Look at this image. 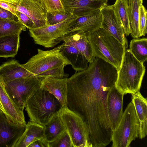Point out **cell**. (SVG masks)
<instances>
[{"instance_id":"6da1fadb","label":"cell","mask_w":147,"mask_h":147,"mask_svg":"<svg viewBox=\"0 0 147 147\" xmlns=\"http://www.w3.org/2000/svg\"><path fill=\"white\" fill-rule=\"evenodd\" d=\"M117 72L114 66L96 57L86 69L68 78L66 105L86 123L92 147H105L111 142L107 98Z\"/></svg>"},{"instance_id":"7a4b0ae2","label":"cell","mask_w":147,"mask_h":147,"mask_svg":"<svg viewBox=\"0 0 147 147\" xmlns=\"http://www.w3.org/2000/svg\"><path fill=\"white\" fill-rule=\"evenodd\" d=\"M95 57L111 64L118 71L121 67L126 47L103 29L86 32Z\"/></svg>"},{"instance_id":"3957f363","label":"cell","mask_w":147,"mask_h":147,"mask_svg":"<svg viewBox=\"0 0 147 147\" xmlns=\"http://www.w3.org/2000/svg\"><path fill=\"white\" fill-rule=\"evenodd\" d=\"M63 106L52 94L40 88L28 100L25 107L30 121L44 126L59 115Z\"/></svg>"},{"instance_id":"277c9868","label":"cell","mask_w":147,"mask_h":147,"mask_svg":"<svg viewBox=\"0 0 147 147\" xmlns=\"http://www.w3.org/2000/svg\"><path fill=\"white\" fill-rule=\"evenodd\" d=\"M126 47L121 66L118 71L115 87L124 94L140 91L145 67Z\"/></svg>"},{"instance_id":"5b68a950","label":"cell","mask_w":147,"mask_h":147,"mask_svg":"<svg viewBox=\"0 0 147 147\" xmlns=\"http://www.w3.org/2000/svg\"><path fill=\"white\" fill-rule=\"evenodd\" d=\"M139 122L134 106L131 102L127 105L116 128L112 131V147H129L139 137Z\"/></svg>"},{"instance_id":"8992f818","label":"cell","mask_w":147,"mask_h":147,"mask_svg":"<svg viewBox=\"0 0 147 147\" xmlns=\"http://www.w3.org/2000/svg\"><path fill=\"white\" fill-rule=\"evenodd\" d=\"M59 116L71 139L73 147H92L88 126L78 114L63 106Z\"/></svg>"},{"instance_id":"52a82bcc","label":"cell","mask_w":147,"mask_h":147,"mask_svg":"<svg viewBox=\"0 0 147 147\" xmlns=\"http://www.w3.org/2000/svg\"><path fill=\"white\" fill-rule=\"evenodd\" d=\"M77 17L72 16L56 24L29 29L30 35L36 44L46 48L53 47L61 42L62 37L70 32V26Z\"/></svg>"},{"instance_id":"ba28073f","label":"cell","mask_w":147,"mask_h":147,"mask_svg":"<svg viewBox=\"0 0 147 147\" xmlns=\"http://www.w3.org/2000/svg\"><path fill=\"white\" fill-rule=\"evenodd\" d=\"M38 53L25 63L26 69L36 76L51 69L70 65L60 52L59 46L47 51L37 49Z\"/></svg>"},{"instance_id":"9c48e42d","label":"cell","mask_w":147,"mask_h":147,"mask_svg":"<svg viewBox=\"0 0 147 147\" xmlns=\"http://www.w3.org/2000/svg\"><path fill=\"white\" fill-rule=\"evenodd\" d=\"M4 84L11 98L23 111L28 100L40 88L41 79L36 77L21 78Z\"/></svg>"},{"instance_id":"30bf717a","label":"cell","mask_w":147,"mask_h":147,"mask_svg":"<svg viewBox=\"0 0 147 147\" xmlns=\"http://www.w3.org/2000/svg\"><path fill=\"white\" fill-rule=\"evenodd\" d=\"M11 4L15 10L25 14L32 20L34 28L47 25V11L42 0H21L17 5Z\"/></svg>"},{"instance_id":"8fae6325","label":"cell","mask_w":147,"mask_h":147,"mask_svg":"<svg viewBox=\"0 0 147 147\" xmlns=\"http://www.w3.org/2000/svg\"><path fill=\"white\" fill-rule=\"evenodd\" d=\"M26 127L10 121L0 109V147H14Z\"/></svg>"},{"instance_id":"7c38bea8","label":"cell","mask_w":147,"mask_h":147,"mask_svg":"<svg viewBox=\"0 0 147 147\" xmlns=\"http://www.w3.org/2000/svg\"><path fill=\"white\" fill-rule=\"evenodd\" d=\"M66 12L77 17L100 9L108 0H60Z\"/></svg>"},{"instance_id":"4fadbf2b","label":"cell","mask_w":147,"mask_h":147,"mask_svg":"<svg viewBox=\"0 0 147 147\" xmlns=\"http://www.w3.org/2000/svg\"><path fill=\"white\" fill-rule=\"evenodd\" d=\"M100 10L102 16L101 28L117 39L123 45L128 46L123 29L117 19L113 5H107Z\"/></svg>"},{"instance_id":"5bb4252c","label":"cell","mask_w":147,"mask_h":147,"mask_svg":"<svg viewBox=\"0 0 147 147\" xmlns=\"http://www.w3.org/2000/svg\"><path fill=\"white\" fill-rule=\"evenodd\" d=\"M0 103L2 111L9 120L17 124H26L23 111L11 98L0 81Z\"/></svg>"},{"instance_id":"9a60e30c","label":"cell","mask_w":147,"mask_h":147,"mask_svg":"<svg viewBox=\"0 0 147 147\" xmlns=\"http://www.w3.org/2000/svg\"><path fill=\"white\" fill-rule=\"evenodd\" d=\"M60 41L78 50L86 57L89 63L92 62L95 58L85 32L78 30L70 32L62 37Z\"/></svg>"},{"instance_id":"2e32d148","label":"cell","mask_w":147,"mask_h":147,"mask_svg":"<svg viewBox=\"0 0 147 147\" xmlns=\"http://www.w3.org/2000/svg\"><path fill=\"white\" fill-rule=\"evenodd\" d=\"M124 95L115 86L111 89L107 97V112L112 131L117 127L123 113Z\"/></svg>"},{"instance_id":"e0dca14e","label":"cell","mask_w":147,"mask_h":147,"mask_svg":"<svg viewBox=\"0 0 147 147\" xmlns=\"http://www.w3.org/2000/svg\"><path fill=\"white\" fill-rule=\"evenodd\" d=\"M100 9L77 17L72 21L70 26V32L80 30L91 32L101 28L102 16Z\"/></svg>"},{"instance_id":"ac0fdd59","label":"cell","mask_w":147,"mask_h":147,"mask_svg":"<svg viewBox=\"0 0 147 147\" xmlns=\"http://www.w3.org/2000/svg\"><path fill=\"white\" fill-rule=\"evenodd\" d=\"M68 78H43L41 80L40 88L52 94L63 106L67 105Z\"/></svg>"},{"instance_id":"d6986e66","label":"cell","mask_w":147,"mask_h":147,"mask_svg":"<svg viewBox=\"0 0 147 147\" xmlns=\"http://www.w3.org/2000/svg\"><path fill=\"white\" fill-rule=\"evenodd\" d=\"M34 77L16 60L7 62L0 66V81L4 84L21 78Z\"/></svg>"},{"instance_id":"ffe728a7","label":"cell","mask_w":147,"mask_h":147,"mask_svg":"<svg viewBox=\"0 0 147 147\" xmlns=\"http://www.w3.org/2000/svg\"><path fill=\"white\" fill-rule=\"evenodd\" d=\"M131 101L134 107L140 124L139 138H145L147 135V100L140 91L131 94Z\"/></svg>"},{"instance_id":"44dd1931","label":"cell","mask_w":147,"mask_h":147,"mask_svg":"<svg viewBox=\"0 0 147 147\" xmlns=\"http://www.w3.org/2000/svg\"><path fill=\"white\" fill-rule=\"evenodd\" d=\"M60 52L69 62L76 72L86 69L88 66V61L86 57L75 48L63 42L59 45Z\"/></svg>"},{"instance_id":"7402d4cb","label":"cell","mask_w":147,"mask_h":147,"mask_svg":"<svg viewBox=\"0 0 147 147\" xmlns=\"http://www.w3.org/2000/svg\"><path fill=\"white\" fill-rule=\"evenodd\" d=\"M44 126L30 121L14 147H28L34 141L44 137Z\"/></svg>"},{"instance_id":"603a6c76","label":"cell","mask_w":147,"mask_h":147,"mask_svg":"<svg viewBox=\"0 0 147 147\" xmlns=\"http://www.w3.org/2000/svg\"><path fill=\"white\" fill-rule=\"evenodd\" d=\"M20 34L0 37V57L15 56L19 47Z\"/></svg>"},{"instance_id":"cb8c5ba5","label":"cell","mask_w":147,"mask_h":147,"mask_svg":"<svg viewBox=\"0 0 147 147\" xmlns=\"http://www.w3.org/2000/svg\"><path fill=\"white\" fill-rule=\"evenodd\" d=\"M112 5L115 15L123 29L125 35L128 36L131 33L128 0H116Z\"/></svg>"},{"instance_id":"d4e9b609","label":"cell","mask_w":147,"mask_h":147,"mask_svg":"<svg viewBox=\"0 0 147 147\" xmlns=\"http://www.w3.org/2000/svg\"><path fill=\"white\" fill-rule=\"evenodd\" d=\"M143 0H128V9L131 36L133 38L140 37L139 26V8Z\"/></svg>"},{"instance_id":"484cf974","label":"cell","mask_w":147,"mask_h":147,"mask_svg":"<svg viewBox=\"0 0 147 147\" xmlns=\"http://www.w3.org/2000/svg\"><path fill=\"white\" fill-rule=\"evenodd\" d=\"M44 138L49 143L57 139L65 130L59 115L44 126Z\"/></svg>"},{"instance_id":"4316f807","label":"cell","mask_w":147,"mask_h":147,"mask_svg":"<svg viewBox=\"0 0 147 147\" xmlns=\"http://www.w3.org/2000/svg\"><path fill=\"white\" fill-rule=\"evenodd\" d=\"M26 30V27L20 20L0 18V37L18 34Z\"/></svg>"},{"instance_id":"83f0119b","label":"cell","mask_w":147,"mask_h":147,"mask_svg":"<svg viewBox=\"0 0 147 147\" xmlns=\"http://www.w3.org/2000/svg\"><path fill=\"white\" fill-rule=\"evenodd\" d=\"M147 39L134 38L130 42L129 50L140 62L144 63L147 59Z\"/></svg>"},{"instance_id":"f1b7e54d","label":"cell","mask_w":147,"mask_h":147,"mask_svg":"<svg viewBox=\"0 0 147 147\" xmlns=\"http://www.w3.org/2000/svg\"><path fill=\"white\" fill-rule=\"evenodd\" d=\"M65 66L63 65L51 69L36 75V77L41 80L45 78L58 79L67 78L68 74L65 73L64 71Z\"/></svg>"},{"instance_id":"f546056e","label":"cell","mask_w":147,"mask_h":147,"mask_svg":"<svg viewBox=\"0 0 147 147\" xmlns=\"http://www.w3.org/2000/svg\"><path fill=\"white\" fill-rule=\"evenodd\" d=\"M47 12L53 15L66 13L60 0H42Z\"/></svg>"},{"instance_id":"4dcf8cb0","label":"cell","mask_w":147,"mask_h":147,"mask_svg":"<svg viewBox=\"0 0 147 147\" xmlns=\"http://www.w3.org/2000/svg\"><path fill=\"white\" fill-rule=\"evenodd\" d=\"M49 147H73L70 137L65 130L57 139L49 143Z\"/></svg>"},{"instance_id":"1f68e13d","label":"cell","mask_w":147,"mask_h":147,"mask_svg":"<svg viewBox=\"0 0 147 147\" xmlns=\"http://www.w3.org/2000/svg\"><path fill=\"white\" fill-rule=\"evenodd\" d=\"M147 10L142 4L139 8V26L140 37L145 36L147 33Z\"/></svg>"},{"instance_id":"d6a6232c","label":"cell","mask_w":147,"mask_h":147,"mask_svg":"<svg viewBox=\"0 0 147 147\" xmlns=\"http://www.w3.org/2000/svg\"><path fill=\"white\" fill-rule=\"evenodd\" d=\"M72 16L73 15L67 12L65 14H57L54 15L47 12L46 16L47 25H51L59 23Z\"/></svg>"},{"instance_id":"836d02e7","label":"cell","mask_w":147,"mask_h":147,"mask_svg":"<svg viewBox=\"0 0 147 147\" xmlns=\"http://www.w3.org/2000/svg\"><path fill=\"white\" fill-rule=\"evenodd\" d=\"M16 16L18 20L20 21L29 29L34 28V23L32 20L25 14L18 11H16Z\"/></svg>"},{"instance_id":"e575fe53","label":"cell","mask_w":147,"mask_h":147,"mask_svg":"<svg viewBox=\"0 0 147 147\" xmlns=\"http://www.w3.org/2000/svg\"><path fill=\"white\" fill-rule=\"evenodd\" d=\"M28 147H49V144L44 137L34 141Z\"/></svg>"},{"instance_id":"d590c367","label":"cell","mask_w":147,"mask_h":147,"mask_svg":"<svg viewBox=\"0 0 147 147\" xmlns=\"http://www.w3.org/2000/svg\"><path fill=\"white\" fill-rule=\"evenodd\" d=\"M16 17L10 12L0 7V18L15 20Z\"/></svg>"},{"instance_id":"8d00e7d4","label":"cell","mask_w":147,"mask_h":147,"mask_svg":"<svg viewBox=\"0 0 147 147\" xmlns=\"http://www.w3.org/2000/svg\"><path fill=\"white\" fill-rule=\"evenodd\" d=\"M0 7L10 12L16 16V11L13 8L11 3L0 1Z\"/></svg>"},{"instance_id":"74e56055","label":"cell","mask_w":147,"mask_h":147,"mask_svg":"<svg viewBox=\"0 0 147 147\" xmlns=\"http://www.w3.org/2000/svg\"><path fill=\"white\" fill-rule=\"evenodd\" d=\"M21 0H0V1L9 3L13 5H17L19 4Z\"/></svg>"},{"instance_id":"f35d334b","label":"cell","mask_w":147,"mask_h":147,"mask_svg":"<svg viewBox=\"0 0 147 147\" xmlns=\"http://www.w3.org/2000/svg\"><path fill=\"white\" fill-rule=\"evenodd\" d=\"M0 109L2 110V108L1 105L0 103Z\"/></svg>"}]
</instances>
